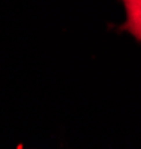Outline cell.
I'll list each match as a JSON object with an SVG mask.
<instances>
[{
  "label": "cell",
  "mask_w": 141,
  "mask_h": 149,
  "mask_svg": "<svg viewBox=\"0 0 141 149\" xmlns=\"http://www.w3.org/2000/svg\"><path fill=\"white\" fill-rule=\"evenodd\" d=\"M125 8L126 19L120 26V30L134 36L141 42V0H120Z\"/></svg>",
  "instance_id": "cell-1"
}]
</instances>
